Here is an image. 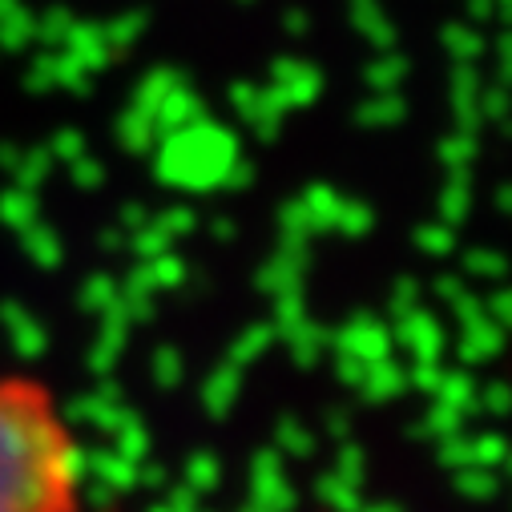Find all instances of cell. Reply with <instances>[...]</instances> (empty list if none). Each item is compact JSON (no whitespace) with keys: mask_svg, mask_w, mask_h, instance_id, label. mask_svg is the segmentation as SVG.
<instances>
[{"mask_svg":"<svg viewBox=\"0 0 512 512\" xmlns=\"http://www.w3.org/2000/svg\"><path fill=\"white\" fill-rule=\"evenodd\" d=\"M0 512H85V452L53 383L0 371Z\"/></svg>","mask_w":512,"mask_h":512,"instance_id":"obj_1","label":"cell"}]
</instances>
